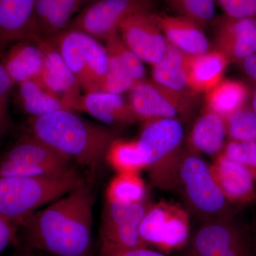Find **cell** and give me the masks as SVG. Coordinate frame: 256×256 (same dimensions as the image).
I'll return each mask as SVG.
<instances>
[{
	"label": "cell",
	"instance_id": "obj_1",
	"mask_svg": "<svg viewBox=\"0 0 256 256\" xmlns=\"http://www.w3.org/2000/svg\"><path fill=\"white\" fill-rule=\"evenodd\" d=\"M95 202L94 190L85 183L35 212L22 226L24 244L56 256H90Z\"/></svg>",
	"mask_w": 256,
	"mask_h": 256
},
{
	"label": "cell",
	"instance_id": "obj_2",
	"mask_svg": "<svg viewBox=\"0 0 256 256\" xmlns=\"http://www.w3.org/2000/svg\"><path fill=\"white\" fill-rule=\"evenodd\" d=\"M72 110L28 120V133L60 154L95 172L117 138L110 130L88 122Z\"/></svg>",
	"mask_w": 256,
	"mask_h": 256
},
{
	"label": "cell",
	"instance_id": "obj_3",
	"mask_svg": "<svg viewBox=\"0 0 256 256\" xmlns=\"http://www.w3.org/2000/svg\"><path fill=\"white\" fill-rule=\"evenodd\" d=\"M172 192L180 194L188 213L198 220L234 216L236 208L226 200L210 166L200 153L184 146L173 175Z\"/></svg>",
	"mask_w": 256,
	"mask_h": 256
},
{
	"label": "cell",
	"instance_id": "obj_4",
	"mask_svg": "<svg viewBox=\"0 0 256 256\" xmlns=\"http://www.w3.org/2000/svg\"><path fill=\"white\" fill-rule=\"evenodd\" d=\"M85 183L74 169L50 176L0 178V214L23 226L38 208L60 200Z\"/></svg>",
	"mask_w": 256,
	"mask_h": 256
},
{
	"label": "cell",
	"instance_id": "obj_5",
	"mask_svg": "<svg viewBox=\"0 0 256 256\" xmlns=\"http://www.w3.org/2000/svg\"><path fill=\"white\" fill-rule=\"evenodd\" d=\"M138 141L152 184L171 192L175 166L184 148L182 124L176 118L146 120Z\"/></svg>",
	"mask_w": 256,
	"mask_h": 256
},
{
	"label": "cell",
	"instance_id": "obj_6",
	"mask_svg": "<svg viewBox=\"0 0 256 256\" xmlns=\"http://www.w3.org/2000/svg\"><path fill=\"white\" fill-rule=\"evenodd\" d=\"M192 232L184 256H256L246 230L234 216L200 220Z\"/></svg>",
	"mask_w": 256,
	"mask_h": 256
},
{
	"label": "cell",
	"instance_id": "obj_7",
	"mask_svg": "<svg viewBox=\"0 0 256 256\" xmlns=\"http://www.w3.org/2000/svg\"><path fill=\"white\" fill-rule=\"evenodd\" d=\"M140 234L148 247H156L166 255L182 252L191 236L190 214L174 204H153L142 220Z\"/></svg>",
	"mask_w": 256,
	"mask_h": 256
},
{
	"label": "cell",
	"instance_id": "obj_8",
	"mask_svg": "<svg viewBox=\"0 0 256 256\" xmlns=\"http://www.w3.org/2000/svg\"><path fill=\"white\" fill-rule=\"evenodd\" d=\"M152 205L148 198L131 204L107 200L101 218V248L148 247L141 236L140 227Z\"/></svg>",
	"mask_w": 256,
	"mask_h": 256
},
{
	"label": "cell",
	"instance_id": "obj_9",
	"mask_svg": "<svg viewBox=\"0 0 256 256\" xmlns=\"http://www.w3.org/2000/svg\"><path fill=\"white\" fill-rule=\"evenodd\" d=\"M151 11L152 2L146 0H100L82 10L68 28L106 42L118 32L120 25L124 20Z\"/></svg>",
	"mask_w": 256,
	"mask_h": 256
},
{
	"label": "cell",
	"instance_id": "obj_10",
	"mask_svg": "<svg viewBox=\"0 0 256 256\" xmlns=\"http://www.w3.org/2000/svg\"><path fill=\"white\" fill-rule=\"evenodd\" d=\"M160 18L152 11L138 13L124 20L118 28L120 36L128 48L142 62L152 66L162 60L169 46Z\"/></svg>",
	"mask_w": 256,
	"mask_h": 256
},
{
	"label": "cell",
	"instance_id": "obj_11",
	"mask_svg": "<svg viewBox=\"0 0 256 256\" xmlns=\"http://www.w3.org/2000/svg\"><path fill=\"white\" fill-rule=\"evenodd\" d=\"M129 92L128 101L138 120L176 118L178 114H188L190 108L188 101L154 82H138Z\"/></svg>",
	"mask_w": 256,
	"mask_h": 256
},
{
	"label": "cell",
	"instance_id": "obj_12",
	"mask_svg": "<svg viewBox=\"0 0 256 256\" xmlns=\"http://www.w3.org/2000/svg\"><path fill=\"white\" fill-rule=\"evenodd\" d=\"M30 40L36 42L45 53L44 68L40 78L42 84L68 109L78 111L82 88L62 56L46 37L36 35Z\"/></svg>",
	"mask_w": 256,
	"mask_h": 256
},
{
	"label": "cell",
	"instance_id": "obj_13",
	"mask_svg": "<svg viewBox=\"0 0 256 256\" xmlns=\"http://www.w3.org/2000/svg\"><path fill=\"white\" fill-rule=\"evenodd\" d=\"M218 50L232 63L242 64L256 54V18L224 15L216 22Z\"/></svg>",
	"mask_w": 256,
	"mask_h": 256
},
{
	"label": "cell",
	"instance_id": "obj_14",
	"mask_svg": "<svg viewBox=\"0 0 256 256\" xmlns=\"http://www.w3.org/2000/svg\"><path fill=\"white\" fill-rule=\"evenodd\" d=\"M210 166L220 190L230 204L235 206L256 201L255 176L252 170L229 159L223 152Z\"/></svg>",
	"mask_w": 256,
	"mask_h": 256
},
{
	"label": "cell",
	"instance_id": "obj_15",
	"mask_svg": "<svg viewBox=\"0 0 256 256\" xmlns=\"http://www.w3.org/2000/svg\"><path fill=\"white\" fill-rule=\"evenodd\" d=\"M36 0H0V44L30 40L36 35Z\"/></svg>",
	"mask_w": 256,
	"mask_h": 256
},
{
	"label": "cell",
	"instance_id": "obj_16",
	"mask_svg": "<svg viewBox=\"0 0 256 256\" xmlns=\"http://www.w3.org/2000/svg\"><path fill=\"white\" fill-rule=\"evenodd\" d=\"M78 111L86 112L102 124L110 126H126L138 121L129 101L122 94L104 92H86Z\"/></svg>",
	"mask_w": 256,
	"mask_h": 256
},
{
	"label": "cell",
	"instance_id": "obj_17",
	"mask_svg": "<svg viewBox=\"0 0 256 256\" xmlns=\"http://www.w3.org/2000/svg\"><path fill=\"white\" fill-rule=\"evenodd\" d=\"M2 160L18 162L64 173L72 168L70 160L31 134L23 136L5 153Z\"/></svg>",
	"mask_w": 256,
	"mask_h": 256
},
{
	"label": "cell",
	"instance_id": "obj_18",
	"mask_svg": "<svg viewBox=\"0 0 256 256\" xmlns=\"http://www.w3.org/2000/svg\"><path fill=\"white\" fill-rule=\"evenodd\" d=\"M229 63L220 50L200 55L186 54V72L190 90L194 94L210 92L223 80Z\"/></svg>",
	"mask_w": 256,
	"mask_h": 256
},
{
	"label": "cell",
	"instance_id": "obj_19",
	"mask_svg": "<svg viewBox=\"0 0 256 256\" xmlns=\"http://www.w3.org/2000/svg\"><path fill=\"white\" fill-rule=\"evenodd\" d=\"M45 53L36 42H18L12 46L2 62L16 84L40 78L44 68Z\"/></svg>",
	"mask_w": 256,
	"mask_h": 256
},
{
	"label": "cell",
	"instance_id": "obj_20",
	"mask_svg": "<svg viewBox=\"0 0 256 256\" xmlns=\"http://www.w3.org/2000/svg\"><path fill=\"white\" fill-rule=\"evenodd\" d=\"M160 23L170 44L185 54L196 56L210 52V42L197 24L178 16H160Z\"/></svg>",
	"mask_w": 256,
	"mask_h": 256
},
{
	"label": "cell",
	"instance_id": "obj_21",
	"mask_svg": "<svg viewBox=\"0 0 256 256\" xmlns=\"http://www.w3.org/2000/svg\"><path fill=\"white\" fill-rule=\"evenodd\" d=\"M186 54L169 43L164 58L153 66V82L174 94L191 102L192 94L188 86L186 72Z\"/></svg>",
	"mask_w": 256,
	"mask_h": 256
},
{
	"label": "cell",
	"instance_id": "obj_22",
	"mask_svg": "<svg viewBox=\"0 0 256 256\" xmlns=\"http://www.w3.org/2000/svg\"><path fill=\"white\" fill-rule=\"evenodd\" d=\"M227 136L226 120L206 110L192 128L188 146L200 154L217 156L223 152Z\"/></svg>",
	"mask_w": 256,
	"mask_h": 256
},
{
	"label": "cell",
	"instance_id": "obj_23",
	"mask_svg": "<svg viewBox=\"0 0 256 256\" xmlns=\"http://www.w3.org/2000/svg\"><path fill=\"white\" fill-rule=\"evenodd\" d=\"M46 38L50 40L62 56L69 69L78 80L82 90L86 92H94V85L88 70L78 32L66 28Z\"/></svg>",
	"mask_w": 256,
	"mask_h": 256
},
{
	"label": "cell",
	"instance_id": "obj_24",
	"mask_svg": "<svg viewBox=\"0 0 256 256\" xmlns=\"http://www.w3.org/2000/svg\"><path fill=\"white\" fill-rule=\"evenodd\" d=\"M18 102L22 110L32 118L41 117L60 110H70L47 90L40 78L18 84Z\"/></svg>",
	"mask_w": 256,
	"mask_h": 256
},
{
	"label": "cell",
	"instance_id": "obj_25",
	"mask_svg": "<svg viewBox=\"0 0 256 256\" xmlns=\"http://www.w3.org/2000/svg\"><path fill=\"white\" fill-rule=\"evenodd\" d=\"M249 95L250 92L244 82L232 80H222L207 92V110L226 120L246 105Z\"/></svg>",
	"mask_w": 256,
	"mask_h": 256
},
{
	"label": "cell",
	"instance_id": "obj_26",
	"mask_svg": "<svg viewBox=\"0 0 256 256\" xmlns=\"http://www.w3.org/2000/svg\"><path fill=\"white\" fill-rule=\"evenodd\" d=\"M106 160L119 174H140L146 169L144 156L138 140L116 139L109 148Z\"/></svg>",
	"mask_w": 256,
	"mask_h": 256
},
{
	"label": "cell",
	"instance_id": "obj_27",
	"mask_svg": "<svg viewBox=\"0 0 256 256\" xmlns=\"http://www.w3.org/2000/svg\"><path fill=\"white\" fill-rule=\"evenodd\" d=\"M78 32L94 92H98L110 67L108 50L98 40L86 34Z\"/></svg>",
	"mask_w": 256,
	"mask_h": 256
},
{
	"label": "cell",
	"instance_id": "obj_28",
	"mask_svg": "<svg viewBox=\"0 0 256 256\" xmlns=\"http://www.w3.org/2000/svg\"><path fill=\"white\" fill-rule=\"evenodd\" d=\"M146 186L139 174H119L107 192V200L131 204L146 200Z\"/></svg>",
	"mask_w": 256,
	"mask_h": 256
},
{
	"label": "cell",
	"instance_id": "obj_29",
	"mask_svg": "<svg viewBox=\"0 0 256 256\" xmlns=\"http://www.w3.org/2000/svg\"><path fill=\"white\" fill-rule=\"evenodd\" d=\"M178 14L200 25L202 28L214 21L215 0H166Z\"/></svg>",
	"mask_w": 256,
	"mask_h": 256
},
{
	"label": "cell",
	"instance_id": "obj_30",
	"mask_svg": "<svg viewBox=\"0 0 256 256\" xmlns=\"http://www.w3.org/2000/svg\"><path fill=\"white\" fill-rule=\"evenodd\" d=\"M230 140L256 141V114L248 104L226 119Z\"/></svg>",
	"mask_w": 256,
	"mask_h": 256
},
{
	"label": "cell",
	"instance_id": "obj_31",
	"mask_svg": "<svg viewBox=\"0 0 256 256\" xmlns=\"http://www.w3.org/2000/svg\"><path fill=\"white\" fill-rule=\"evenodd\" d=\"M110 67L107 76L102 82L98 92L124 94L129 92L137 82L131 76L124 62L112 50H108Z\"/></svg>",
	"mask_w": 256,
	"mask_h": 256
},
{
	"label": "cell",
	"instance_id": "obj_32",
	"mask_svg": "<svg viewBox=\"0 0 256 256\" xmlns=\"http://www.w3.org/2000/svg\"><path fill=\"white\" fill-rule=\"evenodd\" d=\"M105 43L107 48L114 52L124 62L134 82H138L146 80V70L142 60L128 48L120 36L119 32L109 37Z\"/></svg>",
	"mask_w": 256,
	"mask_h": 256
},
{
	"label": "cell",
	"instance_id": "obj_33",
	"mask_svg": "<svg viewBox=\"0 0 256 256\" xmlns=\"http://www.w3.org/2000/svg\"><path fill=\"white\" fill-rule=\"evenodd\" d=\"M223 153L229 159L246 166L256 174V141L230 140L226 144Z\"/></svg>",
	"mask_w": 256,
	"mask_h": 256
},
{
	"label": "cell",
	"instance_id": "obj_34",
	"mask_svg": "<svg viewBox=\"0 0 256 256\" xmlns=\"http://www.w3.org/2000/svg\"><path fill=\"white\" fill-rule=\"evenodd\" d=\"M2 64L0 65V132L3 137L12 126L10 116V102L15 85Z\"/></svg>",
	"mask_w": 256,
	"mask_h": 256
},
{
	"label": "cell",
	"instance_id": "obj_35",
	"mask_svg": "<svg viewBox=\"0 0 256 256\" xmlns=\"http://www.w3.org/2000/svg\"><path fill=\"white\" fill-rule=\"evenodd\" d=\"M58 9V0H36L34 10L36 35L45 36L50 24L56 16Z\"/></svg>",
	"mask_w": 256,
	"mask_h": 256
},
{
	"label": "cell",
	"instance_id": "obj_36",
	"mask_svg": "<svg viewBox=\"0 0 256 256\" xmlns=\"http://www.w3.org/2000/svg\"><path fill=\"white\" fill-rule=\"evenodd\" d=\"M60 9L47 30L46 37H50L68 28L74 15L80 10L79 0H58Z\"/></svg>",
	"mask_w": 256,
	"mask_h": 256
},
{
	"label": "cell",
	"instance_id": "obj_37",
	"mask_svg": "<svg viewBox=\"0 0 256 256\" xmlns=\"http://www.w3.org/2000/svg\"><path fill=\"white\" fill-rule=\"evenodd\" d=\"M225 15L236 18H256V0H216Z\"/></svg>",
	"mask_w": 256,
	"mask_h": 256
},
{
	"label": "cell",
	"instance_id": "obj_38",
	"mask_svg": "<svg viewBox=\"0 0 256 256\" xmlns=\"http://www.w3.org/2000/svg\"><path fill=\"white\" fill-rule=\"evenodd\" d=\"M22 227L18 220L0 214V252L3 254L8 248L14 244L18 230Z\"/></svg>",
	"mask_w": 256,
	"mask_h": 256
},
{
	"label": "cell",
	"instance_id": "obj_39",
	"mask_svg": "<svg viewBox=\"0 0 256 256\" xmlns=\"http://www.w3.org/2000/svg\"><path fill=\"white\" fill-rule=\"evenodd\" d=\"M100 256H168L148 247L136 248H101Z\"/></svg>",
	"mask_w": 256,
	"mask_h": 256
},
{
	"label": "cell",
	"instance_id": "obj_40",
	"mask_svg": "<svg viewBox=\"0 0 256 256\" xmlns=\"http://www.w3.org/2000/svg\"><path fill=\"white\" fill-rule=\"evenodd\" d=\"M240 65L248 76L256 84V54L244 60Z\"/></svg>",
	"mask_w": 256,
	"mask_h": 256
},
{
	"label": "cell",
	"instance_id": "obj_41",
	"mask_svg": "<svg viewBox=\"0 0 256 256\" xmlns=\"http://www.w3.org/2000/svg\"><path fill=\"white\" fill-rule=\"evenodd\" d=\"M98 1H100V0H79V8H80V10H82V8H86V6Z\"/></svg>",
	"mask_w": 256,
	"mask_h": 256
},
{
	"label": "cell",
	"instance_id": "obj_42",
	"mask_svg": "<svg viewBox=\"0 0 256 256\" xmlns=\"http://www.w3.org/2000/svg\"><path fill=\"white\" fill-rule=\"evenodd\" d=\"M252 106L256 114V84L252 92Z\"/></svg>",
	"mask_w": 256,
	"mask_h": 256
},
{
	"label": "cell",
	"instance_id": "obj_43",
	"mask_svg": "<svg viewBox=\"0 0 256 256\" xmlns=\"http://www.w3.org/2000/svg\"><path fill=\"white\" fill-rule=\"evenodd\" d=\"M254 250H255V254L256 256V226L255 229H254Z\"/></svg>",
	"mask_w": 256,
	"mask_h": 256
},
{
	"label": "cell",
	"instance_id": "obj_44",
	"mask_svg": "<svg viewBox=\"0 0 256 256\" xmlns=\"http://www.w3.org/2000/svg\"><path fill=\"white\" fill-rule=\"evenodd\" d=\"M36 256L32 255V254H23V255H20V256Z\"/></svg>",
	"mask_w": 256,
	"mask_h": 256
},
{
	"label": "cell",
	"instance_id": "obj_45",
	"mask_svg": "<svg viewBox=\"0 0 256 256\" xmlns=\"http://www.w3.org/2000/svg\"><path fill=\"white\" fill-rule=\"evenodd\" d=\"M146 1H151L152 2V0H146Z\"/></svg>",
	"mask_w": 256,
	"mask_h": 256
},
{
	"label": "cell",
	"instance_id": "obj_46",
	"mask_svg": "<svg viewBox=\"0 0 256 256\" xmlns=\"http://www.w3.org/2000/svg\"><path fill=\"white\" fill-rule=\"evenodd\" d=\"M255 178H256V174H255Z\"/></svg>",
	"mask_w": 256,
	"mask_h": 256
}]
</instances>
